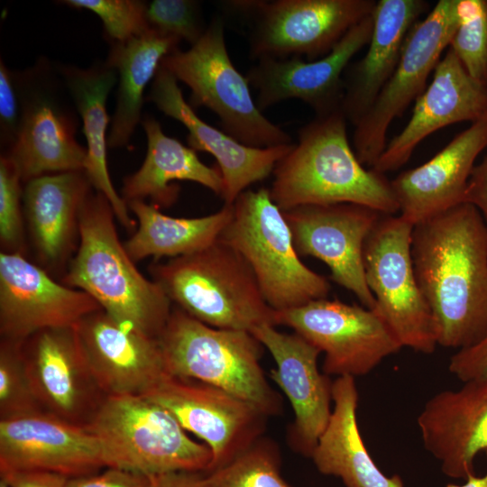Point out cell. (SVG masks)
Segmentation results:
<instances>
[{
  "label": "cell",
  "mask_w": 487,
  "mask_h": 487,
  "mask_svg": "<svg viewBox=\"0 0 487 487\" xmlns=\"http://www.w3.org/2000/svg\"><path fill=\"white\" fill-rule=\"evenodd\" d=\"M375 5L372 0H253L247 15L250 57L318 60L372 14Z\"/></svg>",
  "instance_id": "cell-12"
},
{
  "label": "cell",
  "mask_w": 487,
  "mask_h": 487,
  "mask_svg": "<svg viewBox=\"0 0 487 487\" xmlns=\"http://www.w3.org/2000/svg\"><path fill=\"white\" fill-rule=\"evenodd\" d=\"M138 226L124 243L134 262L153 257L160 260L190 254L216 242L234 215V206L200 217H173L144 200L127 202Z\"/></svg>",
  "instance_id": "cell-31"
},
{
  "label": "cell",
  "mask_w": 487,
  "mask_h": 487,
  "mask_svg": "<svg viewBox=\"0 0 487 487\" xmlns=\"http://www.w3.org/2000/svg\"><path fill=\"white\" fill-rule=\"evenodd\" d=\"M416 277L437 345L462 349L487 335V224L463 203L414 225Z\"/></svg>",
  "instance_id": "cell-1"
},
{
  "label": "cell",
  "mask_w": 487,
  "mask_h": 487,
  "mask_svg": "<svg viewBox=\"0 0 487 487\" xmlns=\"http://www.w3.org/2000/svg\"><path fill=\"white\" fill-rule=\"evenodd\" d=\"M180 41L150 30L123 42H113L106 64L119 74L116 108L112 118L107 145L125 146L140 122L143 92L155 77L165 56Z\"/></svg>",
  "instance_id": "cell-32"
},
{
  "label": "cell",
  "mask_w": 487,
  "mask_h": 487,
  "mask_svg": "<svg viewBox=\"0 0 487 487\" xmlns=\"http://www.w3.org/2000/svg\"><path fill=\"white\" fill-rule=\"evenodd\" d=\"M99 309L88 294L56 281L25 255L1 252V339L23 343L47 328L75 326Z\"/></svg>",
  "instance_id": "cell-16"
},
{
  "label": "cell",
  "mask_w": 487,
  "mask_h": 487,
  "mask_svg": "<svg viewBox=\"0 0 487 487\" xmlns=\"http://www.w3.org/2000/svg\"><path fill=\"white\" fill-rule=\"evenodd\" d=\"M456 2L438 1L412 27L393 73L354 124V150L363 166L373 168L387 145L386 134L391 122L425 90L429 75L457 28Z\"/></svg>",
  "instance_id": "cell-11"
},
{
  "label": "cell",
  "mask_w": 487,
  "mask_h": 487,
  "mask_svg": "<svg viewBox=\"0 0 487 487\" xmlns=\"http://www.w3.org/2000/svg\"><path fill=\"white\" fill-rule=\"evenodd\" d=\"M103 445L106 467L153 477L207 473L212 453L193 440L166 409L141 395L106 396L85 427Z\"/></svg>",
  "instance_id": "cell-6"
},
{
  "label": "cell",
  "mask_w": 487,
  "mask_h": 487,
  "mask_svg": "<svg viewBox=\"0 0 487 487\" xmlns=\"http://www.w3.org/2000/svg\"><path fill=\"white\" fill-rule=\"evenodd\" d=\"M299 256H311L329 269L331 280L373 308L375 299L366 283L365 241L382 215L368 207L340 203L304 205L282 211Z\"/></svg>",
  "instance_id": "cell-14"
},
{
  "label": "cell",
  "mask_w": 487,
  "mask_h": 487,
  "mask_svg": "<svg viewBox=\"0 0 487 487\" xmlns=\"http://www.w3.org/2000/svg\"><path fill=\"white\" fill-rule=\"evenodd\" d=\"M148 100L163 114L186 126L190 148L206 152L216 159L225 183L222 198L227 205H233L249 186L272 174L277 163L294 144L251 147L205 123L184 99L178 80L161 66L153 78Z\"/></svg>",
  "instance_id": "cell-22"
},
{
  "label": "cell",
  "mask_w": 487,
  "mask_h": 487,
  "mask_svg": "<svg viewBox=\"0 0 487 487\" xmlns=\"http://www.w3.org/2000/svg\"><path fill=\"white\" fill-rule=\"evenodd\" d=\"M100 473L70 477L66 487H149L151 478L115 467Z\"/></svg>",
  "instance_id": "cell-41"
},
{
  "label": "cell",
  "mask_w": 487,
  "mask_h": 487,
  "mask_svg": "<svg viewBox=\"0 0 487 487\" xmlns=\"http://www.w3.org/2000/svg\"><path fill=\"white\" fill-rule=\"evenodd\" d=\"M9 487H66L69 477L48 471L13 470L0 472Z\"/></svg>",
  "instance_id": "cell-42"
},
{
  "label": "cell",
  "mask_w": 487,
  "mask_h": 487,
  "mask_svg": "<svg viewBox=\"0 0 487 487\" xmlns=\"http://www.w3.org/2000/svg\"><path fill=\"white\" fill-rule=\"evenodd\" d=\"M166 409L212 453L208 473L224 467L263 436L269 418L217 387L168 375L144 395Z\"/></svg>",
  "instance_id": "cell-13"
},
{
  "label": "cell",
  "mask_w": 487,
  "mask_h": 487,
  "mask_svg": "<svg viewBox=\"0 0 487 487\" xmlns=\"http://www.w3.org/2000/svg\"><path fill=\"white\" fill-rule=\"evenodd\" d=\"M372 14L351 28L335 48L316 60L301 57L257 60L245 77L257 91L256 105L263 111L289 99L308 105L316 115L341 109L344 74L352 58L368 44Z\"/></svg>",
  "instance_id": "cell-17"
},
{
  "label": "cell",
  "mask_w": 487,
  "mask_h": 487,
  "mask_svg": "<svg viewBox=\"0 0 487 487\" xmlns=\"http://www.w3.org/2000/svg\"><path fill=\"white\" fill-rule=\"evenodd\" d=\"M464 203L475 207L487 224V154L473 169L467 184Z\"/></svg>",
  "instance_id": "cell-43"
},
{
  "label": "cell",
  "mask_w": 487,
  "mask_h": 487,
  "mask_svg": "<svg viewBox=\"0 0 487 487\" xmlns=\"http://www.w3.org/2000/svg\"><path fill=\"white\" fill-rule=\"evenodd\" d=\"M62 71L77 110L83 120V132L87 141L84 172L92 188L107 198L116 220L131 232L137 227L136 219L131 216L127 203L115 188L107 167L106 128L109 117L106 99L116 82V71L106 63L85 69L68 67Z\"/></svg>",
  "instance_id": "cell-30"
},
{
  "label": "cell",
  "mask_w": 487,
  "mask_h": 487,
  "mask_svg": "<svg viewBox=\"0 0 487 487\" xmlns=\"http://www.w3.org/2000/svg\"><path fill=\"white\" fill-rule=\"evenodd\" d=\"M487 455V451H485ZM446 487H487V473L482 476H469L462 485L447 484Z\"/></svg>",
  "instance_id": "cell-45"
},
{
  "label": "cell",
  "mask_w": 487,
  "mask_h": 487,
  "mask_svg": "<svg viewBox=\"0 0 487 487\" xmlns=\"http://www.w3.org/2000/svg\"><path fill=\"white\" fill-rule=\"evenodd\" d=\"M23 354L41 410L86 427L106 395L87 364L75 326L33 334L23 343Z\"/></svg>",
  "instance_id": "cell-15"
},
{
  "label": "cell",
  "mask_w": 487,
  "mask_h": 487,
  "mask_svg": "<svg viewBox=\"0 0 487 487\" xmlns=\"http://www.w3.org/2000/svg\"><path fill=\"white\" fill-rule=\"evenodd\" d=\"M421 440L451 478L474 474L473 461L487 451V379L431 397L418 417Z\"/></svg>",
  "instance_id": "cell-25"
},
{
  "label": "cell",
  "mask_w": 487,
  "mask_h": 487,
  "mask_svg": "<svg viewBox=\"0 0 487 487\" xmlns=\"http://www.w3.org/2000/svg\"><path fill=\"white\" fill-rule=\"evenodd\" d=\"M423 0H380L366 54L344 74L341 110L354 125L370 108L393 73L406 38L427 10Z\"/></svg>",
  "instance_id": "cell-27"
},
{
  "label": "cell",
  "mask_w": 487,
  "mask_h": 487,
  "mask_svg": "<svg viewBox=\"0 0 487 487\" xmlns=\"http://www.w3.org/2000/svg\"><path fill=\"white\" fill-rule=\"evenodd\" d=\"M101 467L103 445L85 427L44 411L0 419V472L48 471L70 478Z\"/></svg>",
  "instance_id": "cell-18"
},
{
  "label": "cell",
  "mask_w": 487,
  "mask_h": 487,
  "mask_svg": "<svg viewBox=\"0 0 487 487\" xmlns=\"http://www.w3.org/2000/svg\"><path fill=\"white\" fill-rule=\"evenodd\" d=\"M233 206V217L218 239L245 260L273 310L285 311L327 298V279L301 261L283 212L269 188L246 189Z\"/></svg>",
  "instance_id": "cell-7"
},
{
  "label": "cell",
  "mask_w": 487,
  "mask_h": 487,
  "mask_svg": "<svg viewBox=\"0 0 487 487\" xmlns=\"http://www.w3.org/2000/svg\"><path fill=\"white\" fill-rule=\"evenodd\" d=\"M23 343L0 341V419L42 411L27 375Z\"/></svg>",
  "instance_id": "cell-35"
},
{
  "label": "cell",
  "mask_w": 487,
  "mask_h": 487,
  "mask_svg": "<svg viewBox=\"0 0 487 487\" xmlns=\"http://www.w3.org/2000/svg\"><path fill=\"white\" fill-rule=\"evenodd\" d=\"M487 147V113L422 165L391 184L399 215L413 225L464 203L478 155Z\"/></svg>",
  "instance_id": "cell-24"
},
{
  "label": "cell",
  "mask_w": 487,
  "mask_h": 487,
  "mask_svg": "<svg viewBox=\"0 0 487 487\" xmlns=\"http://www.w3.org/2000/svg\"><path fill=\"white\" fill-rule=\"evenodd\" d=\"M142 126L147 152L139 170L124 179L122 198L126 203L149 198L158 208L169 207L179 196L175 180L198 183L223 197L225 183L217 166L206 165L195 150L167 136L154 118L145 117Z\"/></svg>",
  "instance_id": "cell-29"
},
{
  "label": "cell",
  "mask_w": 487,
  "mask_h": 487,
  "mask_svg": "<svg viewBox=\"0 0 487 487\" xmlns=\"http://www.w3.org/2000/svg\"><path fill=\"white\" fill-rule=\"evenodd\" d=\"M115 218L107 198L91 191L80 210L78 245L63 284L88 294L117 322L158 338L173 306L161 286L136 268Z\"/></svg>",
  "instance_id": "cell-3"
},
{
  "label": "cell",
  "mask_w": 487,
  "mask_h": 487,
  "mask_svg": "<svg viewBox=\"0 0 487 487\" xmlns=\"http://www.w3.org/2000/svg\"><path fill=\"white\" fill-rule=\"evenodd\" d=\"M149 271L172 306L206 325L251 333L263 325L277 326V312L251 268L219 239L196 253L154 262Z\"/></svg>",
  "instance_id": "cell-4"
},
{
  "label": "cell",
  "mask_w": 487,
  "mask_h": 487,
  "mask_svg": "<svg viewBox=\"0 0 487 487\" xmlns=\"http://www.w3.org/2000/svg\"><path fill=\"white\" fill-rule=\"evenodd\" d=\"M413 227L398 214H382L364 244V275L375 299L373 308L402 346L432 354L438 345L433 316L415 273Z\"/></svg>",
  "instance_id": "cell-9"
},
{
  "label": "cell",
  "mask_w": 487,
  "mask_h": 487,
  "mask_svg": "<svg viewBox=\"0 0 487 487\" xmlns=\"http://www.w3.org/2000/svg\"><path fill=\"white\" fill-rule=\"evenodd\" d=\"M69 6L95 13L113 42H123L151 30L146 19L147 4L136 0H66Z\"/></svg>",
  "instance_id": "cell-38"
},
{
  "label": "cell",
  "mask_w": 487,
  "mask_h": 487,
  "mask_svg": "<svg viewBox=\"0 0 487 487\" xmlns=\"http://www.w3.org/2000/svg\"><path fill=\"white\" fill-rule=\"evenodd\" d=\"M84 171L47 174L25 183L24 220L40 266L68 267L79 241V215L92 191Z\"/></svg>",
  "instance_id": "cell-26"
},
{
  "label": "cell",
  "mask_w": 487,
  "mask_h": 487,
  "mask_svg": "<svg viewBox=\"0 0 487 487\" xmlns=\"http://www.w3.org/2000/svg\"><path fill=\"white\" fill-rule=\"evenodd\" d=\"M22 179L14 162L0 158V242L2 252L26 253Z\"/></svg>",
  "instance_id": "cell-36"
},
{
  "label": "cell",
  "mask_w": 487,
  "mask_h": 487,
  "mask_svg": "<svg viewBox=\"0 0 487 487\" xmlns=\"http://www.w3.org/2000/svg\"><path fill=\"white\" fill-rule=\"evenodd\" d=\"M23 115V76L0 62L1 142L9 149L15 142Z\"/></svg>",
  "instance_id": "cell-39"
},
{
  "label": "cell",
  "mask_w": 487,
  "mask_h": 487,
  "mask_svg": "<svg viewBox=\"0 0 487 487\" xmlns=\"http://www.w3.org/2000/svg\"><path fill=\"white\" fill-rule=\"evenodd\" d=\"M205 487H290L280 473V455L271 439H259L222 468L205 474Z\"/></svg>",
  "instance_id": "cell-33"
},
{
  "label": "cell",
  "mask_w": 487,
  "mask_h": 487,
  "mask_svg": "<svg viewBox=\"0 0 487 487\" xmlns=\"http://www.w3.org/2000/svg\"><path fill=\"white\" fill-rule=\"evenodd\" d=\"M151 30L157 33L185 41L191 46L203 36L201 4L193 0H154L146 8Z\"/></svg>",
  "instance_id": "cell-37"
},
{
  "label": "cell",
  "mask_w": 487,
  "mask_h": 487,
  "mask_svg": "<svg viewBox=\"0 0 487 487\" xmlns=\"http://www.w3.org/2000/svg\"><path fill=\"white\" fill-rule=\"evenodd\" d=\"M448 369L463 382L487 379V335L474 345L459 349L452 355Z\"/></svg>",
  "instance_id": "cell-40"
},
{
  "label": "cell",
  "mask_w": 487,
  "mask_h": 487,
  "mask_svg": "<svg viewBox=\"0 0 487 487\" xmlns=\"http://www.w3.org/2000/svg\"><path fill=\"white\" fill-rule=\"evenodd\" d=\"M151 478L149 487H205V473L176 472Z\"/></svg>",
  "instance_id": "cell-44"
},
{
  "label": "cell",
  "mask_w": 487,
  "mask_h": 487,
  "mask_svg": "<svg viewBox=\"0 0 487 487\" xmlns=\"http://www.w3.org/2000/svg\"><path fill=\"white\" fill-rule=\"evenodd\" d=\"M87 364L106 396L152 391L169 374L159 339L99 309L75 326Z\"/></svg>",
  "instance_id": "cell-19"
},
{
  "label": "cell",
  "mask_w": 487,
  "mask_h": 487,
  "mask_svg": "<svg viewBox=\"0 0 487 487\" xmlns=\"http://www.w3.org/2000/svg\"><path fill=\"white\" fill-rule=\"evenodd\" d=\"M341 109L316 115L299 128L298 142L277 163L270 190L282 210L304 205L356 204L397 215L391 180L366 169L352 149Z\"/></svg>",
  "instance_id": "cell-2"
},
{
  "label": "cell",
  "mask_w": 487,
  "mask_h": 487,
  "mask_svg": "<svg viewBox=\"0 0 487 487\" xmlns=\"http://www.w3.org/2000/svg\"><path fill=\"white\" fill-rule=\"evenodd\" d=\"M277 326H288L325 354L323 372L363 376L403 346L374 308L321 299L277 312Z\"/></svg>",
  "instance_id": "cell-10"
},
{
  "label": "cell",
  "mask_w": 487,
  "mask_h": 487,
  "mask_svg": "<svg viewBox=\"0 0 487 487\" xmlns=\"http://www.w3.org/2000/svg\"><path fill=\"white\" fill-rule=\"evenodd\" d=\"M40 69L23 75V115L14 143L6 155L22 181L47 174L84 171L87 148L75 137V118L51 87L42 85Z\"/></svg>",
  "instance_id": "cell-21"
},
{
  "label": "cell",
  "mask_w": 487,
  "mask_h": 487,
  "mask_svg": "<svg viewBox=\"0 0 487 487\" xmlns=\"http://www.w3.org/2000/svg\"><path fill=\"white\" fill-rule=\"evenodd\" d=\"M161 66L190 88L192 108L211 110L222 130L238 142L255 148L294 143L258 108L246 77L230 59L221 17L212 18L197 43L185 51L175 50L163 58Z\"/></svg>",
  "instance_id": "cell-8"
},
{
  "label": "cell",
  "mask_w": 487,
  "mask_h": 487,
  "mask_svg": "<svg viewBox=\"0 0 487 487\" xmlns=\"http://www.w3.org/2000/svg\"><path fill=\"white\" fill-rule=\"evenodd\" d=\"M0 487H9L5 480L0 478Z\"/></svg>",
  "instance_id": "cell-46"
},
{
  "label": "cell",
  "mask_w": 487,
  "mask_h": 487,
  "mask_svg": "<svg viewBox=\"0 0 487 487\" xmlns=\"http://www.w3.org/2000/svg\"><path fill=\"white\" fill-rule=\"evenodd\" d=\"M456 14L449 48L468 74L487 87V0H457Z\"/></svg>",
  "instance_id": "cell-34"
},
{
  "label": "cell",
  "mask_w": 487,
  "mask_h": 487,
  "mask_svg": "<svg viewBox=\"0 0 487 487\" xmlns=\"http://www.w3.org/2000/svg\"><path fill=\"white\" fill-rule=\"evenodd\" d=\"M158 339L169 375L217 387L268 417L281 413L261 365L263 346L251 332L210 326L173 306Z\"/></svg>",
  "instance_id": "cell-5"
},
{
  "label": "cell",
  "mask_w": 487,
  "mask_h": 487,
  "mask_svg": "<svg viewBox=\"0 0 487 487\" xmlns=\"http://www.w3.org/2000/svg\"><path fill=\"white\" fill-rule=\"evenodd\" d=\"M487 113V87L473 79L451 48L440 59L428 87L416 98L405 127L387 143L373 169L394 171L436 131L459 122L473 123Z\"/></svg>",
  "instance_id": "cell-23"
},
{
  "label": "cell",
  "mask_w": 487,
  "mask_h": 487,
  "mask_svg": "<svg viewBox=\"0 0 487 487\" xmlns=\"http://www.w3.org/2000/svg\"><path fill=\"white\" fill-rule=\"evenodd\" d=\"M252 334L272 356L276 368L270 376L292 407L289 444L298 453L310 457L333 409V381L317 366L321 353L297 333H283L274 326H261Z\"/></svg>",
  "instance_id": "cell-20"
},
{
  "label": "cell",
  "mask_w": 487,
  "mask_h": 487,
  "mask_svg": "<svg viewBox=\"0 0 487 487\" xmlns=\"http://www.w3.org/2000/svg\"><path fill=\"white\" fill-rule=\"evenodd\" d=\"M333 409L310 458L323 474L340 478L345 487H404L399 475L384 474L362 438L354 378L337 377L332 386Z\"/></svg>",
  "instance_id": "cell-28"
}]
</instances>
